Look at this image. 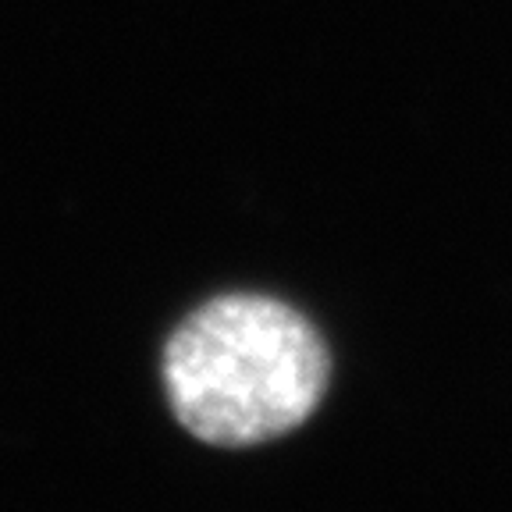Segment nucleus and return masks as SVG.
Returning a JSON list of instances; mask_svg holds the SVG:
<instances>
[{
  "label": "nucleus",
  "instance_id": "obj_1",
  "mask_svg": "<svg viewBox=\"0 0 512 512\" xmlns=\"http://www.w3.org/2000/svg\"><path fill=\"white\" fill-rule=\"evenodd\" d=\"M178 427L210 448H256L299 431L331 384L310 320L271 296L232 292L178 324L160 360Z\"/></svg>",
  "mask_w": 512,
  "mask_h": 512
}]
</instances>
